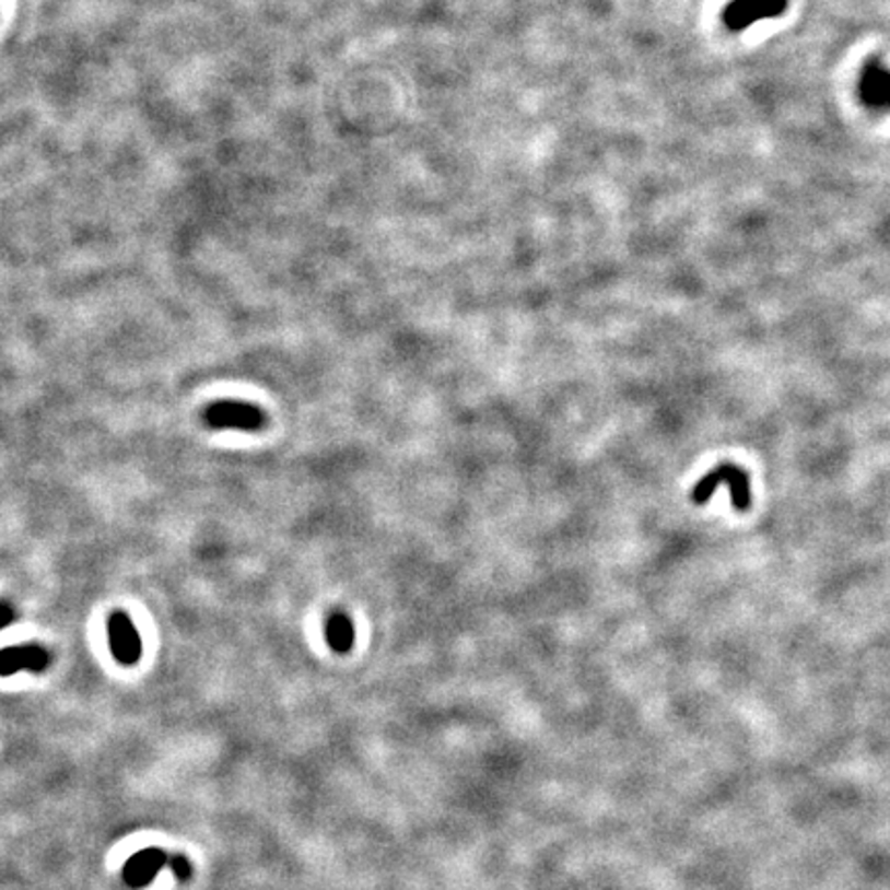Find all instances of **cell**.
I'll return each mask as SVG.
<instances>
[{
    "mask_svg": "<svg viewBox=\"0 0 890 890\" xmlns=\"http://www.w3.org/2000/svg\"><path fill=\"white\" fill-rule=\"evenodd\" d=\"M107 640L112 656L122 666H134L143 656V642L125 610H116L107 619Z\"/></svg>",
    "mask_w": 890,
    "mask_h": 890,
    "instance_id": "3957f363",
    "label": "cell"
},
{
    "mask_svg": "<svg viewBox=\"0 0 890 890\" xmlns=\"http://www.w3.org/2000/svg\"><path fill=\"white\" fill-rule=\"evenodd\" d=\"M167 866L174 870L176 874V878L181 880V882H186V880H190V876H192V864L188 862V857L186 855L176 854L169 855V859H167Z\"/></svg>",
    "mask_w": 890,
    "mask_h": 890,
    "instance_id": "9c48e42d",
    "label": "cell"
},
{
    "mask_svg": "<svg viewBox=\"0 0 890 890\" xmlns=\"http://www.w3.org/2000/svg\"><path fill=\"white\" fill-rule=\"evenodd\" d=\"M862 99L873 107H890V71L882 65L866 69L859 85Z\"/></svg>",
    "mask_w": 890,
    "mask_h": 890,
    "instance_id": "52a82bcc",
    "label": "cell"
},
{
    "mask_svg": "<svg viewBox=\"0 0 890 890\" xmlns=\"http://www.w3.org/2000/svg\"><path fill=\"white\" fill-rule=\"evenodd\" d=\"M324 635H326V643L330 645L332 652L347 654V652H351V647L355 643V626L344 612H332L326 619Z\"/></svg>",
    "mask_w": 890,
    "mask_h": 890,
    "instance_id": "ba28073f",
    "label": "cell"
},
{
    "mask_svg": "<svg viewBox=\"0 0 890 890\" xmlns=\"http://www.w3.org/2000/svg\"><path fill=\"white\" fill-rule=\"evenodd\" d=\"M785 4L787 0H734L724 11V21L734 32H742L759 21L780 17Z\"/></svg>",
    "mask_w": 890,
    "mask_h": 890,
    "instance_id": "277c9868",
    "label": "cell"
},
{
    "mask_svg": "<svg viewBox=\"0 0 890 890\" xmlns=\"http://www.w3.org/2000/svg\"><path fill=\"white\" fill-rule=\"evenodd\" d=\"M169 855L165 854L160 847H147L141 850L132 857H128V862L122 868V878L130 889H144L149 887L155 876L167 866Z\"/></svg>",
    "mask_w": 890,
    "mask_h": 890,
    "instance_id": "8992f818",
    "label": "cell"
},
{
    "mask_svg": "<svg viewBox=\"0 0 890 890\" xmlns=\"http://www.w3.org/2000/svg\"><path fill=\"white\" fill-rule=\"evenodd\" d=\"M204 425L211 429H235V431H260L267 425L265 410L248 402L221 400L209 405L202 412Z\"/></svg>",
    "mask_w": 890,
    "mask_h": 890,
    "instance_id": "7a4b0ae2",
    "label": "cell"
},
{
    "mask_svg": "<svg viewBox=\"0 0 890 890\" xmlns=\"http://www.w3.org/2000/svg\"><path fill=\"white\" fill-rule=\"evenodd\" d=\"M719 484H728L731 493V505L736 512H747L750 507V481H748L747 470H742L736 464H719L710 475H705L701 481L694 484L693 499L696 505H703L713 497L715 489Z\"/></svg>",
    "mask_w": 890,
    "mask_h": 890,
    "instance_id": "6da1fadb",
    "label": "cell"
},
{
    "mask_svg": "<svg viewBox=\"0 0 890 890\" xmlns=\"http://www.w3.org/2000/svg\"><path fill=\"white\" fill-rule=\"evenodd\" d=\"M13 621H15V608L9 602H0V631L7 629Z\"/></svg>",
    "mask_w": 890,
    "mask_h": 890,
    "instance_id": "30bf717a",
    "label": "cell"
},
{
    "mask_svg": "<svg viewBox=\"0 0 890 890\" xmlns=\"http://www.w3.org/2000/svg\"><path fill=\"white\" fill-rule=\"evenodd\" d=\"M50 666V654L39 643H23L0 649V677H13L21 670L44 672Z\"/></svg>",
    "mask_w": 890,
    "mask_h": 890,
    "instance_id": "5b68a950",
    "label": "cell"
}]
</instances>
